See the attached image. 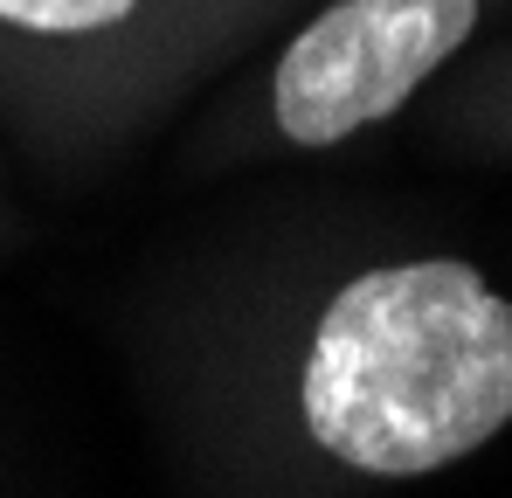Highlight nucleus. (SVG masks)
I'll return each mask as SVG.
<instances>
[{
	"label": "nucleus",
	"mask_w": 512,
	"mask_h": 498,
	"mask_svg": "<svg viewBox=\"0 0 512 498\" xmlns=\"http://www.w3.org/2000/svg\"><path fill=\"white\" fill-rule=\"evenodd\" d=\"M298 436L353 478H429L512 422V298L464 256L367 263L312 312Z\"/></svg>",
	"instance_id": "nucleus-1"
},
{
	"label": "nucleus",
	"mask_w": 512,
	"mask_h": 498,
	"mask_svg": "<svg viewBox=\"0 0 512 498\" xmlns=\"http://www.w3.org/2000/svg\"><path fill=\"white\" fill-rule=\"evenodd\" d=\"M485 0H326L291 28L263 83V118L277 146L326 153L395 118L464 42Z\"/></svg>",
	"instance_id": "nucleus-2"
},
{
	"label": "nucleus",
	"mask_w": 512,
	"mask_h": 498,
	"mask_svg": "<svg viewBox=\"0 0 512 498\" xmlns=\"http://www.w3.org/2000/svg\"><path fill=\"white\" fill-rule=\"evenodd\" d=\"M236 0H0V63H90V56H153L173 49L160 21H194Z\"/></svg>",
	"instance_id": "nucleus-3"
}]
</instances>
